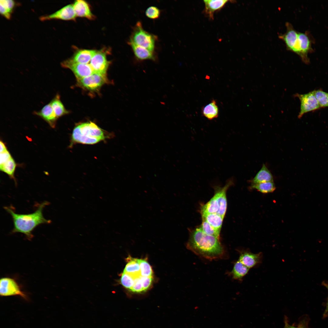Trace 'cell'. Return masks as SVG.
<instances>
[{"label": "cell", "mask_w": 328, "mask_h": 328, "mask_svg": "<svg viewBox=\"0 0 328 328\" xmlns=\"http://www.w3.org/2000/svg\"><path fill=\"white\" fill-rule=\"evenodd\" d=\"M220 238L204 233L200 227L190 234L187 248L197 255L209 260L221 258L225 254Z\"/></svg>", "instance_id": "obj_1"}, {"label": "cell", "mask_w": 328, "mask_h": 328, "mask_svg": "<svg viewBox=\"0 0 328 328\" xmlns=\"http://www.w3.org/2000/svg\"><path fill=\"white\" fill-rule=\"evenodd\" d=\"M49 203L46 201L43 202L34 212L28 214H16L10 207H5V209L12 218L14 227L12 233H22L31 240L33 237L32 232L36 227L41 224L51 222V220L44 218L43 214V208Z\"/></svg>", "instance_id": "obj_2"}, {"label": "cell", "mask_w": 328, "mask_h": 328, "mask_svg": "<svg viewBox=\"0 0 328 328\" xmlns=\"http://www.w3.org/2000/svg\"><path fill=\"white\" fill-rule=\"evenodd\" d=\"M279 38L285 42L287 49L298 54L302 60L308 64L309 60L308 53L312 51L311 42L306 32L296 31L292 25L286 27V31L279 36Z\"/></svg>", "instance_id": "obj_3"}, {"label": "cell", "mask_w": 328, "mask_h": 328, "mask_svg": "<svg viewBox=\"0 0 328 328\" xmlns=\"http://www.w3.org/2000/svg\"><path fill=\"white\" fill-rule=\"evenodd\" d=\"M108 137L104 131L94 123H83L73 128L70 146L75 143L94 144L104 140Z\"/></svg>", "instance_id": "obj_4"}, {"label": "cell", "mask_w": 328, "mask_h": 328, "mask_svg": "<svg viewBox=\"0 0 328 328\" xmlns=\"http://www.w3.org/2000/svg\"><path fill=\"white\" fill-rule=\"evenodd\" d=\"M157 37L143 28L140 22H138L134 27L129 42L154 52Z\"/></svg>", "instance_id": "obj_5"}, {"label": "cell", "mask_w": 328, "mask_h": 328, "mask_svg": "<svg viewBox=\"0 0 328 328\" xmlns=\"http://www.w3.org/2000/svg\"><path fill=\"white\" fill-rule=\"evenodd\" d=\"M294 96L298 97L300 101V110L298 116L299 118L306 113L314 111L320 108L314 95V91L304 94L296 93Z\"/></svg>", "instance_id": "obj_6"}, {"label": "cell", "mask_w": 328, "mask_h": 328, "mask_svg": "<svg viewBox=\"0 0 328 328\" xmlns=\"http://www.w3.org/2000/svg\"><path fill=\"white\" fill-rule=\"evenodd\" d=\"M0 294L5 296L19 295L26 298V295L21 290L17 282L14 279L9 277L0 279Z\"/></svg>", "instance_id": "obj_7"}, {"label": "cell", "mask_w": 328, "mask_h": 328, "mask_svg": "<svg viewBox=\"0 0 328 328\" xmlns=\"http://www.w3.org/2000/svg\"><path fill=\"white\" fill-rule=\"evenodd\" d=\"M61 65L63 67L70 70L77 79L88 77L94 73L89 64L75 63L70 59L63 61Z\"/></svg>", "instance_id": "obj_8"}, {"label": "cell", "mask_w": 328, "mask_h": 328, "mask_svg": "<svg viewBox=\"0 0 328 328\" xmlns=\"http://www.w3.org/2000/svg\"><path fill=\"white\" fill-rule=\"evenodd\" d=\"M78 84L80 86L88 90L95 91L107 82L106 75L96 73L85 77L77 79Z\"/></svg>", "instance_id": "obj_9"}, {"label": "cell", "mask_w": 328, "mask_h": 328, "mask_svg": "<svg viewBox=\"0 0 328 328\" xmlns=\"http://www.w3.org/2000/svg\"><path fill=\"white\" fill-rule=\"evenodd\" d=\"M76 17L73 4H69L51 14L41 16L39 19L41 21L51 19L73 20Z\"/></svg>", "instance_id": "obj_10"}, {"label": "cell", "mask_w": 328, "mask_h": 328, "mask_svg": "<svg viewBox=\"0 0 328 328\" xmlns=\"http://www.w3.org/2000/svg\"><path fill=\"white\" fill-rule=\"evenodd\" d=\"M238 251L239 254L238 260L250 269L257 267L262 262V252L254 253L248 249L240 250Z\"/></svg>", "instance_id": "obj_11"}, {"label": "cell", "mask_w": 328, "mask_h": 328, "mask_svg": "<svg viewBox=\"0 0 328 328\" xmlns=\"http://www.w3.org/2000/svg\"><path fill=\"white\" fill-rule=\"evenodd\" d=\"M109 62L107 60L106 53L102 50L97 51L91 58L90 65L94 73L106 75Z\"/></svg>", "instance_id": "obj_12"}, {"label": "cell", "mask_w": 328, "mask_h": 328, "mask_svg": "<svg viewBox=\"0 0 328 328\" xmlns=\"http://www.w3.org/2000/svg\"><path fill=\"white\" fill-rule=\"evenodd\" d=\"M233 184V180L231 179L228 180L226 185L223 187L218 188L214 194L217 198L219 205V210L217 214L224 218L225 214L227 207L226 191L228 188Z\"/></svg>", "instance_id": "obj_13"}, {"label": "cell", "mask_w": 328, "mask_h": 328, "mask_svg": "<svg viewBox=\"0 0 328 328\" xmlns=\"http://www.w3.org/2000/svg\"><path fill=\"white\" fill-rule=\"evenodd\" d=\"M33 114L43 119L53 128H54L58 119L50 103L45 105L39 111H34Z\"/></svg>", "instance_id": "obj_14"}, {"label": "cell", "mask_w": 328, "mask_h": 328, "mask_svg": "<svg viewBox=\"0 0 328 328\" xmlns=\"http://www.w3.org/2000/svg\"><path fill=\"white\" fill-rule=\"evenodd\" d=\"M227 0H205L204 13L210 19H213L214 13L220 10L229 2Z\"/></svg>", "instance_id": "obj_15"}, {"label": "cell", "mask_w": 328, "mask_h": 328, "mask_svg": "<svg viewBox=\"0 0 328 328\" xmlns=\"http://www.w3.org/2000/svg\"><path fill=\"white\" fill-rule=\"evenodd\" d=\"M73 5L77 17L85 18L90 20L94 19V15L91 11L89 5L85 1L76 0Z\"/></svg>", "instance_id": "obj_16"}, {"label": "cell", "mask_w": 328, "mask_h": 328, "mask_svg": "<svg viewBox=\"0 0 328 328\" xmlns=\"http://www.w3.org/2000/svg\"><path fill=\"white\" fill-rule=\"evenodd\" d=\"M128 44L131 47L135 56L138 60L142 61L150 60L154 61L156 60V58L153 52L129 41Z\"/></svg>", "instance_id": "obj_17"}, {"label": "cell", "mask_w": 328, "mask_h": 328, "mask_svg": "<svg viewBox=\"0 0 328 328\" xmlns=\"http://www.w3.org/2000/svg\"><path fill=\"white\" fill-rule=\"evenodd\" d=\"M96 52L92 50H80L76 52L70 59L75 63L87 64Z\"/></svg>", "instance_id": "obj_18"}, {"label": "cell", "mask_w": 328, "mask_h": 328, "mask_svg": "<svg viewBox=\"0 0 328 328\" xmlns=\"http://www.w3.org/2000/svg\"><path fill=\"white\" fill-rule=\"evenodd\" d=\"M270 181H273L272 175L265 165L263 164L261 169L252 179L251 185Z\"/></svg>", "instance_id": "obj_19"}, {"label": "cell", "mask_w": 328, "mask_h": 328, "mask_svg": "<svg viewBox=\"0 0 328 328\" xmlns=\"http://www.w3.org/2000/svg\"><path fill=\"white\" fill-rule=\"evenodd\" d=\"M249 269L238 260L234 263L231 275L233 279L241 281L248 273Z\"/></svg>", "instance_id": "obj_20"}, {"label": "cell", "mask_w": 328, "mask_h": 328, "mask_svg": "<svg viewBox=\"0 0 328 328\" xmlns=\"http://www.w3.org/2000/svg\"><path fill=\"white\" fill-rule=\"evenodd\" d=\"M202 219L206 220L214 228L220 232L224 218L217 213L201 214Z\"/></svg>", "instance_id": "obj_21"}, {"label": "cell", "mask_w": 328, "mask_h": 328, "mask_svg": "<svg viewBox=\"0 0 328 328\" xmlns=\"http://www.w3.org/2000/svg\"><path fill=\"white\" fill-rule=\"evenodd\" d=\"M128 258V261L123 272L130 275L135 278L141 276L138 259L131 257Z\"/></svg>", "instance_id": "obj_22"}, {"label": "cell", "mask_w": 328, "mask_h": 328, "mask_svg": "<svg viewBox=\"0 0 328 328\" xmlns=\"http://www.w3.org/2000/svg\"><path fill=\"white\" fill-rule=\"evenodd\" d=\"M50 103L58 118L69 113L61 101L58 94L55 96Z\"/></svg>", "instance_id": "obj_23"}, {"label": "cell", "mask_w": 328, "mask_h": 328, "mask_svg": "<svg viewBox=\"0 0 328 328\" xmlns=\"http://www.w3.org/2000/svg\"><path fill=\"white\" fill-rule=\"evenodd\" d=\"M16 5V2L12 0H0L1 14L7 19H10Z\"/></svg>", "instance_id": "obj_24"}, {"label": "cell", "mask_w": 328, "mask_h": 328, "mask_svg": "<svg viewBox=\"0 0 328 328\" xmlns=\"http://www.w3.org/2000/svg\"><path fill=\"white\" fill-rule=\"evenodd\" d=\"M218 108L215 100L204 106L202 110V113L204 116L209 120H212L218 117Z\"/></svg>", "instance_id": "obj_25"}, {"label": "cell", "mask_w": 328, "mask_h": 328, "mask_svg": "<svg viewBox=\"0 0 328 328\" xmlns=\"http://www.w3.org/2000/svg\"><path fill=\"white\" fill-rule=\"evenodd\" d=\"M219 210L218 202L216 196H214L201 209V214L217 213Z\"/></svg>", "instance_id": "obj_26"}, {"label": "cell", "mask_w": 328, "mask_h": 328, "mask_svg": "<svg viewBox=\"0 0 328 328\" xmlns=\"http://www.w3.org/2000/svg\"><path fill=\"white\" fill-rule=\"evenodd\" d=\"M250 188L255 189L263 193H268L273 192L276 187L273 181L268 182L251 185Z\"/></svg>", "instance_id": "obj_27"}, {"label": "cell", "mask_w": 328, "mask_h": 328, "mask_svg": "<svg viewBox=\"0 0 328 328\" xmlns=\"http://www.w3.org/2000/svg\"><path fill=\"white\" fill-rule=\"evenodd\" d=\"M16 167V163L12 157L5 163L0 165V169L1 170L6 173L10 178L14 179V174Z\"/></svg>", "instance_id": "obj_28"}, {"label": "cell", "mask_w": 328, "mask_h": 328, "mask_svg": "<svg viewBox=\"0 0 328 328\" xmlns=\"http://www.w3.org/2000/svg\"><path fill=\"white\" fill-rule=\"evenodd\" d=\"M314 92L320 108L328 107V93L321 89L314 90Z\"/></svg>", "instance_id": "obj_29"}, {"label": "cell", "mask_w": 328, "mask_h": 328, "mask_svg": "<svg viewBox=\"0 0 328 328\" xmlns=\"http://www.w3.org/2000/svg\"><path fill=\"white\" fill-rule=\"evenodd\" d=\"M140 275L142 276L152 277L153 271L149 263L145 260L139 259Z\"/></svg>", "instance_id": "obj_30"}, {"label": "cell", "mask_w": 328, "mask_h": 328, "mask_svg": "<svg viewBox=\"0 0 328 328\" xmlns=\"http://www.w3.org/2000/svg\"><path fill=\"white\" fill-rule=\"evenodd\" d=\"M200 227L203 232L206 234L220 238V232L216 230L205 220L202 219Z\"/></svg>", "instance_id": "obj_31"}, {"label": "cell", "mask_w": 328, "mask_h": 328, "mask_svg": "<svg viewBox=\"0 0 328 328\" xmlns=\"http://www.w3.org/2000/svg\"><path fill=\"white\" fill-rule=\"evenodd\" d=\"M135 278L130 275L123 272L120 279L121 284L125 288L129 290L133 286Z\"/></svg>", "instance_id": "obj_32"}, {"label": "cell", "mask_w": 328, "mask_h": 328, "mask_svg": "<svg viewBox=\"0 0 328 328\" xmlns=\"http://www.w3.org/2000/svg\"><path fill=\"white\" fill-rule=\"evenodd\" d=\"M145 13L147 17L154 19H158L159 17L160 11L156 7L151 6L146 9Z\"/></svg>", "instance_id": "obj_33"}, {"label": "cell", "mask_w": 328, "mask_h": 328, "mask_svg": "<svg viewBox=\"0 0 328 328\" xmlns=\"http://www.w3.org/2000/svg\"><path fill=\"white\" fill-rule=\"evenodd\" d=\"M140 276L135 278L134 285L130 290L134 292L140 293L144 292Z\"/></svg>", "instance_id": "obj_34"}, {"label": "cell", "mask_w": 328, "mask_h": 328, "mask_svg": "<svg viewBox=\"0 0 328 328\" xmlns=\"http://www.w3.org/2000/svg\"><path fill=\"white\" fill-rule=\"evenodd\" d=\"M142 285L144 292L150 286L152 281V277L140 276Z\"/></svg>", "instance_id": "obj_35"}, {"label": "cell", "mask_w": 328, "mask_h": 328, "mask_svg": "<svg viewBox=\"0 0 328 328\" xmlns=\"http://www.w3.org/2000/svg\"><path fill=\"white\" fill-rule=\"evenodd\" d=\"M12 156L8 150L1 152L0 165L5 163Z\"/></svg>", "instance_id": "obj_36"}, {"label": "cell", "mask_w": 328, "mask_h": 328, "mask_svg": "<svg viewBox=\"0 0 328 328\" xmlns=\"http://www.w3.org/2000/svg\"><path fill=\"white\" fill-rule=\"evenodd\" d=\"M0 153L7 150L4 143L2 141H0Z\"/></svg>", "instance_id": "obj_37"}, {"label": "cell", "mask_w": 328, "mask_h": 328, "mask_svg": "<svg viewBox=\"0 0 328 328\" xmlns=\"http://www.w3.org/2000/svg\"><path fill=\"white\" fill-rule=\"evenodd\" d=\"M284 328H299V327H296L294 326H291L288 323H285V326Z\"/></svg>", "instance_id": "obj_38"}, {"label": "cell", "mask_w": 328, "mask_h": 328, "mask_svg": "<svg viewBox=\"0 0 328 328\" xmlns=\"http://www.w3.org/2000/svg\"><path fill=\"white\" fill-rule=\"evenodd\" d=\"M326 287H327V289L328 290V285H326ZM326 311H328V302H327V307H326Z\"/></svg>", "instance_id": "obj_39"}, {"label": "cell", "mask_w": 328, "mask_h": 328, "mask_svg": "<svg viewBox=\"0 0 328 328\" xmlns=\"http://www.w3.org/2000/svg\"><path fill=\"white\" fill-rule=\"evenodd\" d=\"M299 328H304V327H303V326H299Z\"/></svg>", "instance_id": "obj_40"}]
</instances>
